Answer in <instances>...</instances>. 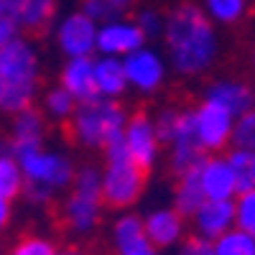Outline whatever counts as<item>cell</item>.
Wrapping results in <instances>:
<instances>
[{"label": "cell", "instance_id": "cell-28", "mask_svg": "<svg viewBox=\"0 0 255 255\" xmlns=\"http://www.w3.org/2000/svg\"><path fill=\"white\" fill-rule=\"evenodd\" d=\"M13 255H56V253H54V248H51L49 243L36 240V238H28V240H23V243L13 250Z\"/></svg>", "mask_w": 255, "mask_h": 255}, {"label": "cell", "instance_id": "cell-7", "mask_svg": "<svg viewBox=\"0 0 255 255\" xmlns=\"http://www.w3.org/2000/svg\"><path fill=\"white\" fill-rule=\"evenodd\" d=\"M197 232L204 240H217L235 225V202L232 199H204L194 215Z\"/></svg>", "mask_w": 255, "mask_h": 255}, {"label": "cell", "instance_id": "cell-15", "mask_svg": "<svg viewBox=\"0 0 255 255\" xmlns=\"http://www.w3.org/2000/svg\"><path fill=\"white\" fill-rule=\"evenodd\" d=\"M125 77L133 79L143 90H153L158 84V79H161V64H158V59L153 54L135 51L125 61Z\"/></svg>", "mask_w": 255, "mask_h": 255}, {"label": "cell", "instance_id": "cell-6", "mask_svg": "<svg viewBox=\"0 0 255 255\" xmlns=\"http://www.w3.org/2000/svg\"><path fill=\"white\" fill-rule=\"evenodd\" d=\"M3 5L28 36H44L54 18L56 0H3Z\"/></svg>", "mask_w": 255, "mask_h": 255}, {"label": "cell", "instance_id": "cell-10", "mask_svg": "<svg viewBox=\"0 0 255 255\" xmlns=\"http://www.w3.org/2000/svg\"><path fill=\"white\" fill-rule=\"evenodd\" d=\"M207 100H215V102L225 105V108L235 115V120H238L240 115H245L248 110H253L255 92L248 87L245 82H240V79H220V82H215L209 87Z\"/></svg>", "mask_w": 255, "mask_h": 255}, {"label": "cell", "instance_id": "cell-9", "mask_svg": "<svg viewBox=\"0 0 255 255\" xmlns=\"http://www.w3.org/2000/svg\"><path fill=\"white\" fill-rule=\"evenodd\" d=\"M202 189L207 199H232L238 194L235 174L225 158H204L202 163Z\"/></svg>", "mask_w": 255, "mask_h": 255}, {"label": "cell", "instance_id": "cell-21", "mask_svg": "<svg viewBox=\"0 0 255 255\" xmlns=\"http://www.w3.org/2000/svg\"><path fill=\"white\" fill-rule=\"evenodd\" d=\"M207 15L222 26H235L248 15V0H204Z\"/></svg>", "mask_w": 255, "mask_h": 255}, {"label": "cell", "instance_id": "cell-4", "mask_svg": "<svg viewBox=\"0 0 255 255\" xmlns=\"http://www.w3.org/2000/svg\"><path fill=\"white\" fill-rule=\"evenodd\" d=\"M123 110L115 102H102L100 97L79 100L74 123H64V133L69 140H74V133H79L82 140L92 145H108L115 135H120Z\"/></svg>", "mask_w": 255, "mask_h": 255}, {"label": "cell", "instance_id": "cell-18", "mask_svg": "<svg viewBox=\"0 0 255 255\" xmlns=\"http://www.w3.org/2000/svg\"><path fill=\"white\" fill-rule=\"evenodd\" d=\"M181 215L179 212H158L145 222V235L151 238L156 245H168L179 238L181 232Z\"/></svg>", "mask_w": 255, "mask_h": 255}, {"label": "cell", "instance_id": "cell-34", "mask_svg": "<svg viewBox=\"0 0 255 255\" xmlns=\"http://www.w3.org/2000/svg\"><path fill=\"white\" fill-rule=\"evenodd\" d=\"M108 3H113L118 10H123V8H128V5H130L133 3V0H108Z\"/></svg>", "mask_w": 255, "mask_h": 255}, {"label": "cell", "instance_id": "cell-1", "mask_svg": "<svg viewBox=\"0 0 255 255\" xmlns=\"http://www.w3.org/2000/svg\"><path fill=\"white\" fill-rule=\"evenodd\" d=\"M166 38L176 69L184 74H199L209 69L220 51L212 18L197 3H181L168 13Z\"/></svg>", "mask_w": 255, "mask_h": 255}, {"label": "cell", "instance_id": "cell-14", "mask_svg": "<svg viewBox=\"0 0 255 255\" xmlns=\"http://www.w3.org/2000/svg\"><path fill=\"white\" fill-rule=\"evenodd\" d=\"M64 87L72 95H77L79 100L97 97L100 87H97V79H95V64L87 54L77 56L67 67V72H64Z\"/></svg>", "mask_w": 255, "mask_h": 255}, {"label": "cell", "instance_id": "cell-35", "mask_svg": "<svg viewBox=\"0 0 255 255\" xmlns=\"http://www.w3.org/2000/svg\"><path fill=\"white\" fill-rule=\"evenodd\" d=\"M61 255H84L82 250H67V253H61Z\"/></svg>", "mask_w": 255, "mask_h": 255}, {"label": "cell", "instance_id": "cell-32", "mask_svg": "<svg viewBox=\"0 0 255 255\" xmlns=\"http://www.w3.org/2000/svg\"><path fill=\"white\" fill-rule=\"evenodd\" d=\"M140 23L145 26V31H156V15L153 13H143L140 15Z\"/></svg>", "mask_w": 255, "mask_h": 255}, {"label": "cell", "instance_id": "cell-23", "mask_svg": "<svg viewBox=\"0 0 255 255\" xmlns=\"http://www.w3.org/2000/svg\"><path fill=\"white\" fill-rule=\"evenodd\" d=\"M235 227L255 235V189L240 191L235 202Z\"/></svg>", "mask_w": 255, "mask_h": 255}, {"label": "cell", "instance_id": "cell-11", "mask_svg": "<svg viewBox=\"0 0 255 255\" xmlns=\"http://www.w3.org/2000/svg\"><path fill=\"white\" fill-rule=\"evenodd\" d=\"M59 44L64 46V51H69L74 56H84L95 44L92 18L87 13H77V15L67 18L59 31Z\"/></svg>", "mask_w": 255, "mask_h": 255}, {"label": "cell", "instance_id": "cell-37", "mask_svg": "<svg viewBox=\"0 0 255 255\" xmlns=\"http://www.w3.org/2000/svg\"><path fill=\"white\" fill-rule=\"evenodd\" d=\"M253 92H255V90H253Z\"/></svg>", "mask_w": 255, "mask_h": 255}, {"label": "cell", "instance_id": "cell-16", "mask_svg": "<svg viewBox=\"0 0 255 255\" xmlns=\"http://www.w3.org/2000/svg\"><path fill=\"white\" fill-rule=\"evenodd\" d=\"M143 44V31L135 26H108L97 36V46L110 54H123L133 51Z\"/></svg>", "mask_w": 255, "mask_h": 255}, {"label": "cell", "instance_id": "cell-8", "mask_svg": "<svg viewBox=\"0 0 255 255\" xmlns=\"http://www.w3.org/2000/svg\"><path fill=\"white\" fill-rule=\"evenodd\" d=\"M128 153H130L133 163L140 168L143 174H151V158H153V130L148 125V118L143 110H138L130 118L128 125Z\"/></svg>", "mask_w": 255, "mask_h": 255}, {"label": "cell", "instance_id": "cell-36", "mask_svg": "<svg viewBox=\"0 0 255 255\" xmlns=\"http://www.w3.org/2000/svg\"><path fill=\"white\" fill-rule=\"evenodd\" d=\"M250 64H253V72H255V49H253V56H250Z\"/></svg>", "mask_w": 255, "mask_h": 255}, {"label": "cell", "instance_id": "cell-17", "mask_svg": "<svg viewBox=\"0 0 255 255\" xmlns=\"http://www.w3.org/2000/svg\"><path fill=\"white\" fill-rule=\"evenodd\" d=\"M118 245H120L123 255H156L153 248L148 245L143 227L135 217H125L118 225Z\"/></svg>", "mask_w": 255, "mask_h": 255}, {"label": "cell", "instance_id": "cell-3", "mask_svg": "<svg viewBox=\"0 0 255 255\" xmlns=\"http://www.w3.org/2000/svg\"><path fill=\"white\" fill-rule=\"evenodd\" d=\"M105 151H108V158H110V171L105 184L100 186V204L110 209L128 207L130 202L138 199L140 189L148 181V174H143L133 163L130 153H128V145L123 143V135H115L105 145Z\"/></svg>", "mask_w": 255, "mask_h": 255}, {"label": "cell", "instance_id": "cell-26", "mask_svg": "<svg viewBox=\"0 0 255 255\" xmlns=\"http://www.w3.org/2000/svg\"><path fill=\"white\" fill-rule=\"evenodd\" d=\"M181 113H174V110H168L161 115V123H158V138L161 140H174L176 133H179V125H181Z\"/></svg>", "mask_w": 255, "mask_h": 255}, {"label": "cell", "instance_id": "cell-27", "mask_svg": "<svg viewBox=\"0 0 255 255\" xmlns=\"http://www.w3.org/2000/svg\"><path fill=\"white\" fill-rule=\"evenodd\" d=\"M82 5H84V13L97 20H110L118 13V8L108 3V0H82Z\"/></svg>", "mask_w": 255, "mask_h": 255}, {"label": "cell", "instance_id": "cell-2", "mask_svg": "<svg viewBox=\"0 0 255 255\" xmlns=\"http://www.w3.org/2000/svg\"><path fill=\"white\" fill-rule=\"evenodd\" d=\"M36 59L20 41H8L0 46V108L20 113L28 108L31 90H33V74Z\"/></svg>", "mask_w": 255, "mask_h": 255}, {"label": "cell", "instance_id": "cell-22", "mask_svg": "<svg viewBox=\"0 0 255 255\" xmlns=\"http://www.w3.org/2000/svg\"><path fill=\"white\" fill-rule=\"evenodd\" d=\"M95 79H97V87L102 92H110V95H118L123 92L125 87V69L120 67L118 61L108 59L95 67Z\"/></svg>", "mask_w": 255, "mask_h": 255}, {"label": "cell", "instance_id": "cell-31", "mask_svg": "<svg viewBox=\"0 0 255 255\" xmlns=\"http://www.w3.org/2000/svg\"><path fill=\"white\" fill-rule=\"evenodd\" d=\"M18 31V23H15V18L5 10V13H0V46H5L8 41H13V33Z\"/></svg>", "mask_w": 255, "mask_h": 255}, {"label": "cell", "instance_id": "cell-12", "mask_svg": "<svg viewBox=\"0 0 255 255\" xmlns=\"http://www.w3.org/2000/svg\"><path fill=\"white\" fill-rule=\"evenodd\" d=\"M23 171L28 179L38 181V184H64L69 179V166L67 161H61L56 156H41V153H28L20 158Z\"/></svg>", "mask_w": 255, "mask_h": 255}, {"label": "cell", "instance_id": "cell-33", "mask_svg": "<svg viewBox=\"0 0 255 255\" xmlns=\"http://www.w3.org/2000/svg\"><path fill=\"white\" fill-rule=\"evenodd\" d=\"M8 220V199H0V227Z\"/></svg>", "mask_w": 255, "mask_h": 255}, {"label": "cell", "instance_id": "cell-24", "mask_svg": "<svg viewBox=\"0 0 255 255\" xmlns=\"http://www.w3.org/2000/svg\"><path fill=\"white\" fill-rule=\"evenodd\" d=\"M232 143H235V148L255 151V108L235 120V128H232Z\"/></svg>", "mask_w": 255, "mask_h": 255}, {"label": "cell", "instance_id": "cell-20", "mask_svg": "<svg viewBox=\"0 0 255 255\" xmlns=\"http://www.w3.org/2000/svg\"><path fill=\"white\" fill-rule=\"evenodd\" d=\"M227 163L235 174L238 181V194L248 189H255V151H248V148H235L230 156Z\"/></svg>", "mask_w": 255, "mask_h": 255}, {"label": "cell", "instance_id": "cell-29", "mask_svg": "<svg viewBox=\"0 0 255 255\" xmlns=\"http://www.w3.org/2000/svg\"><path fill=\"white\" fill-rule=\"evenodd\" d=\"M49 108L56 115H67L72 110V92L69 90H56L49 95Z\"/></svg>", "mask_w": 255, "mask_h": 255}, {"label": "cell", "instance_id": "cell-30", "mask_svg": "<svg viewBox=\"0 0 255 255\" xmlns=\"http://www.w3.org/2000/svg\"><path fill=\"white\" fill-rule=\"evenodd\" d=\"M181 255H215V245L204 238H189Z\"/></svg>", "mask_w": 255, "mask_h": 255}, {"label": "cell", "instance_id": "cell-5", "mask_svg": "<svg viewBox=\"0 0 255 255\" xmlns=\"http://www.w3.org/2000/svg\"><path fill=\"white\" fill-rule=\"evenodd\" d=\"M197 133L204 145V151H222L232 140V128H235V115L225 105L215 100H204V105L194 113Z\"/></svg>", "mask_w": 255, "mask_h": 255}, {"label": "cell", "instance_id": "cell-19", "mask_svg": "<svg viewBox=\"0 0 255 255\" xmlns=\"http://www.w3.org/2000/svg\"><path fill=\"white\" fill-rule=\"evenodd\" d=\"M212 245H215V255H255V235L240 227H230Z\"/></svg>", "mask_w": 255, "mask_h": 255}, {"label": "cell", "instance_id": "cell-13", "mask_svg": "<svg viewBox=\"0 0 255 255\" xmlns=\"http://www.w3.org/2000/svg\"><path fill=\"white\" fill-rule=\"evenodd\" d=\"M207 194L202 189V163L189 168L179 176V186H176V212L181 217H194L197 209L204 204Z\"/></svg>", "mask_w": 255, "mask_h": 255}, {"label": "cell", "instance_id": "cell-25", "mask_svg": "<svg viewBox=\"0 0 255 255\" xmlns=\"http://www.w3.org/2000/svg\"><path fill=\"white\" fill-rule=\"evenodd\" d=\"M20 186L18 166L10 158H0V199H10Z\"/></svg>", "mask_w": 255, "mask_h": 255}]
</instances>
